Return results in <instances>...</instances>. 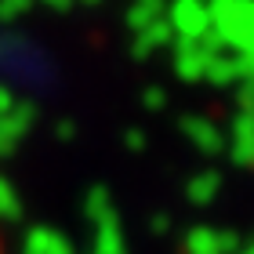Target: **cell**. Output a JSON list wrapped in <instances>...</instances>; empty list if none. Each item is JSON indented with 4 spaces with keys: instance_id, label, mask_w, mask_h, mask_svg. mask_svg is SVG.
<instances>
[{
    "instance_id": "obj_1",
    "label": "cell",
    "mask_w": 254,
    "mask_h": 254,
    "mask_svg": "<svg viewBox=\"0 0 254 254\" xmlns=\"http://www.w3.org/2000/svg\"><path fill=\"white\" fill-rule=\"evenodd\" d=\"M0 254H7V251H4V240H0Z\"/></svg>"
}]
</instances>
